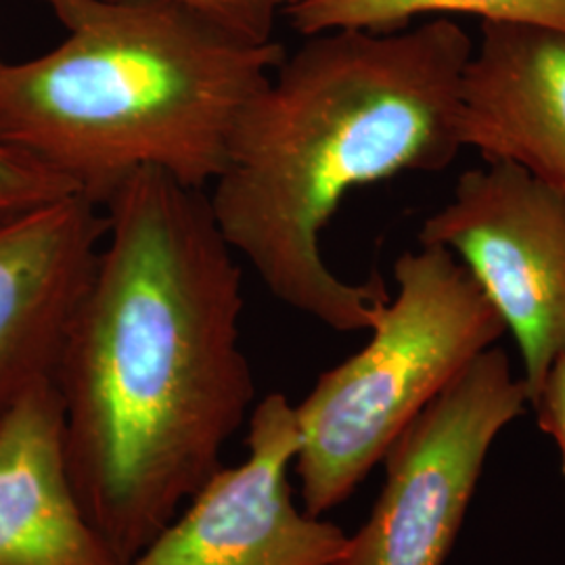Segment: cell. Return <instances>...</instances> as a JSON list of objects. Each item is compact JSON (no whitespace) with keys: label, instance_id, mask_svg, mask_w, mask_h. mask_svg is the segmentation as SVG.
Wrapping results in <instances>:
<instances>
[{"label":"cell","instance_id":"cell-8","mask_svg":"<svg viewBox=\"0 0 565 565\" xmlns=\"http://www.w3.org/2000/svg\"><path fill=\"white\" fill-rule=\"evenodd\" d=\"M105 235V210L82 193L0 223V419L55 380Z\"/></svg>","mask_w":565,"mask_h":565},{"label":"cell","instance_id":"cell-13","mask_svg":"<svg viewBox=\"0 0 565 565\" xmlns=\"http://www.w3.org/2000/svg\"><path fill=\"white\" fill-rule=\"evenodd\" d=\"M160 2L212 21L226 32L252 42L275 41L279 18L306 0H139Z\"/></svg>","mask_w":565,"mask_h":565},{"label":"cell","instance_id":"cell-1","mask_svg":"<svg viewBox=\"0 0 565 565\" xmlns=\"http://www.w3.org/2000/svg\"><path fill=\"white\" fill-rule=\"evenodd\" d=\"M103 210L107 235L55 385L78 501L130 564L223 467L256 387L242 266L205 191L142 168Z\"/></svg>","mask_w":565,"mask_h":565},{"label":"cell","instance_id":"cell-11","mask_svg":"<svg viewBox=\"0 0 565 565\" xmlns=\"http://www.w3.org/2000/svg\"><path fill=\"white\" fill-rule=\"evenodd\" d=\"M436 13L527 23L565 34V0H306L289 9L285 20L298 34L312 36L331 30L396 32Z\"/></svg>","mask_w":565,"mask_h":565},{"label":"cell","instance_id":"cell-4","mask_svg":"<svg viewBox=\"0 0 565 565\" xmlns=\"http://www.w3.org/2000/svg\"><path fill=\"white\" fill-rule=\"evenodd\" d=\"M396 294L361 352L324 371L296 404V471L303 511L345 503L387 448L507 327L450 252L408 249L394 263Z\"/></svg>","mask_w":565,"mask_h":565},{"label":"cell","instance_id":"cell-14","mask_svg":"<svg viewBox=\"0 0 565 565\" xmlns=\"http://www.w3.org/2000/svg\"><path fill=\"white\" fill-rule=\"evenodd\" d=\"M536 422L546 436L555 440L562 455V473L565 478V352L551 364L545 382L530 401Z\"/></svg>","mask_w":565,"mask_h":565},{"label":"cell","instance_id":"cell-9","mask_svg":"<svg viewBox=\"0 0 565 565\" xmlns=\"http://www.w3.org/2000/svg\"><path fill=\"white\" fill-rule=\"evenodd\" d=\"M461 139L565 195V34L482 21L461 84Z\"/></svg>","mask_w":565,"mask_h":565},{"label":"cell","instance_id":"cell-6","mask_svg":"<svg viewBox=\"0 0 565 565\" xmlns=\"http://www.w3.org/2000/svg\"><path fill=\"white\" fill-rule=\"evenodd\" d=\"M419 245L450 252L513 333L536 396L565 352V195L520 166L486 162L459 177L425 218Z\"/></svg>","mask_w":565,"mask_h":565},{"label":"cell","instance_id":"cell-7","mask_svg":"<svg viewBox=\"0 0 565 565\" xmlns=\"http://www.w3.org/2000/svg\"><path fill=\"white\" fill-rule=\"evenodd\" d=\"M298 450L296 406L281 392L264 396L245 461L223 465L128 565H343L350 536L294 505Z\"/></svg>","mask_w":565,"mask_h":565},{"label":"cell","instance_id":"cell-10","mask_svg":"<svg viewBox=\"0 0 565 565\" xmlns=\"http://www.w3.org/2000/svg\"><path fill=\"white\" fill-rule=\"evenodd\" d=\"M0 565H128L74 490L53 377L32 385L0 419Z\"/></svg>","mask_w":565,"mask_h":565},{"label":"cell","instance_id":"cell-3","mask_svg":"<svg viewBox=\"0 0 565 565\" xmlns=\"http://www.w3.org/2000/svg\"><path fill=\"white\" fill-rule=\"evenodd\" d=\"M67 30L53 51L0 61V145L103 203L142 168L203 189L245 105L285 60L160 2L41 0Z\"/></svg>","mask_w":565,"mask_h":565},{"label":"cell","instance_id":"cell-2","mask_svg":"<svg viewBox=\"0 0 565 565\" xmlns=\"http://www.w3.org/2000/svg\"><path fill=\"white\" fill-rule=\"evenodd\" d=\"M471 53L469 34L446 18L321 32L245 105L205 195L224 242L279 302L333 331H371L387 285L338 277L324 228L352 191L457 160Z\"/></svg>","mask_w":565,"mask_h":565},{"label":"cell","instance_id":"cell-12","mask_svg":"<svg viewBox=\"0 0 565 565\" xmlns=\"http://www.w3.org/2000/svg\"><path fill=\"white\" fill-rule=\"evenodd\" d=\"M72 193H81L72 182L0 145V223Z\"/></svg>","mask_w":565,"mask_h":565},{"label":"cell","instance_id":"cell-5","mask_svg":"<svg viewBox=\"0 0 565 565\" xmlns=\"http://www.w3.org/2000/svg\"><path fill=\"white\" fill-rule=\"evenodd\" d=\"M503 348L476 356L385 452V484L343 565H445L490 446L524 413Z\"/></svg>","mask_w":565,"mask_h":565}]
</instances>
